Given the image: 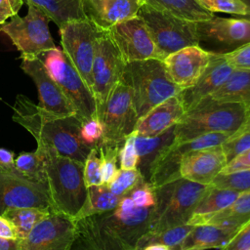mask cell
<instances>
[{
  "label": "cell",
  "instance_id": "44",
  "mask_svg": "<svg viewBox=\"0 0 250 250\" xmlns=\"http://www.w3.org/2000/svg\"><path fill=\"white\" fill-rule=\"evenodd\" d=\"M250 169V148L243 151L230 161H229L226 166L223 168L221 173L227 174L230 172L247 170Z\"/></svg>",
  "mask_w": 250,
  "mask_h": 250
},
{
  "label": "cell",
  "instance_id": "27",
  "mask_svg": "<svg viewBox=\"0 0 250 250\" xmlns=\"http://www.w3.org/2000/svg\"><path fill=\"white\" fill-rule=\"evenodd\" d=\"M121 197L111 192L106 184L91 186L87 188L86 199L74 218L79 220L88 216L109 212L118 205Z\"/></svg>",
  "mask_w": 250,
  "mask_h": 250
},
{
  "label": "cell",
  "instance_id": "15",
  "mask_svg": "<svg viewBox=\"0 0 250 250\" xmlns=\"http://www.w3.org/2000/svg\"><path fill=\"white\" fill-rule=\"evenodd\" d=\"M211 52L200 45H189L172 52L162 60L169 79L182 90L195 84L207 68Z\"/></svg>",
  "mask_w": 250,
  "mask_h": 250
},
{
  "label": "cell",
  "instance_id": "38",
  "mask_svg": "<svg viewBox=\"0 0 250 250\" xmlns=\"http://www.w3.org/2000/svg\"><path fill=\"white\" fill-rule=\"evenodd\" d=\"M227 161H230L243 151L250 148V131L234 132L221 145Z\"/></svg>",
  "mask_w": 250,
  "mask_h": 250
},
{
  "label": "cell",
  "instance_id": "13",
  "mask_svg": "<svg viewBox=\"0 0 250 250\" xmlns=\"http://www.w3.org/2000/svg\"><path fill=\"white\" fill-rule=\"evenodd\" d=\"M8 207L54 208L47 184L31 181L0 163V215Z\"/></svg>",
  "mask_w": 250,
  "mask_h": 250
},
{
  "label": "cell",
  "instance_id": "26",
  "mask_svg": "<svg viewBox=\"0 0 250 250\" xmlns=\"http://www.w3.org/2000/svg\"><path fill=\"white\" fill-rule=\"evenodd\" d=\"M24 2L31 3L41 10L59 28L70 21L86 19L82 0H24Z\"/></svg>",
  "mask_w": 250,
  "mask_h": 250
},
{
  "label": "cell",
  "instance_id": "31",
  "mask_svg": "<svg viewBox=\"0 0 250 250\" xmlns=\"http://www.w3.org/2000/svg\"><path fill=\"white\" fill-rule=\"evenodd\" d=\"M50 209L37 207H8L1 215L14 225L18 238L21 240L28 234L39 221L49 214Z\"/></svg>",
  "mask_w": 250,
  "mask_h": 250
},
{
  "label": "cell",
  "instance_id": "9",
  "mask_svg": "<svg viewBox=\"0 0 250 250\" xmlns=\"http://www.w3.org/2000/svg\"><path fill=\"white\" fill-rule=\"evenodd\" d=\"M138 16L144 21L158 49L167 56L183 47L199 45L194 21L175 17L144 2Z\"/></svg>",
  "mask_w": 250,
  "mask_h": 250
},
{
  "label": "cell",
  "instance_id": "4",
  "mask_svg": "<svg viewBox=\"0 0 250 250\" xmlns=\"http://www.w3.org/2000/svg\"><path fill=\"white\" fill-rule=\"evenodd\" d=\"M209 187L179 178L155 188V204L147 231L156 232L187 224Z\"/></svg>",
  "mask_w": 250,
  "mask_h": 250
},
{
  "label": "cell",
  "instance_id": "21",
  "mask_svg": "<svg viewBox=\"0 0 250 250\" xmlns=\"http://www.w3.org/2000/svg\"><path fill=\"white\" fill-rule=\"evenodd\" d=\"M144 0H82L83 13L100 30L138 15Z\"/></svg>",
  "mask_w": 250,
  "mask_h": 250
},
{
  "label": "cell",
  "instance_id": "12",
  "mask_svg": "<svg viewBox=\"0 0 250 250\" xmlns=\"http://www.w3.org/2000/svg\"><path fill=\"white\" fill-rule=\"evenodd\" d=\"M74 217L55 208L20 240V250H70L76 240Z\"/></svg>",
  "mask_w": 250,
  "mask_h": 250
},
{
  "label": "cell",
  "instance_id": "29",
  "mask_svg": "<svg viewBox=\"0 0 250 250\" xmlns=\"http://www.w3.org/2000/svg\"><path fill=\"white\" fill-rule=\"evenodd\" d=\"M250 220V190L242 191L229 206L209 217L203 224H216L240 229Z\"/></svg>",
  "mask_w": 250,
  "mask_h": 250
},
{
  "label": "cell",
  "instance_id": "28",
  "mask_svg": "<svg viewBox=\"0 0 250 250\" xmlns=\"http://www.w3.org/2000/svg\"><path fill=\"white\" fill-rule=\"evenodd\" d=\"M150 6L175 17L190 21H202L213 18L214 13L203 8L197 0H144Z\"/></svg>",
  "mask_w": 250,
  "mask_h": 250
},
{
  "label": "cell",
  "instance_id": "5",
  "mask_svg": "<svg viewBox=\"0 0 250 250\" xmlns=\"http://www.w3.org/2000/svg\"><path fill=\"white\" fill-rule=\"evenodd\" d=\"M124 75L132 88L139 118L156 104L183 91L169 79L162 60L129 62Z\"/></svg>",
  "mask_w": 250,
  "mask_h": 250
},
{
  "label": "cell",
  "instance_id": "18",
  "mask_svg": "<svg viewBox=\"0 0 250 250\" xmlns=\"http://www.w3.org/2000/svg\"><path fill=\"white\" fill-rule=\"evenodd\" d=\"M228 163L220 146L188 151L181 159L180 177L201 185H211Z\"/></svg>",
  "mask_w": 250,
  "mask_h": 250
},
{
  "label": "cell",
  "instance_id": "7",
  "mask_svg": "<svg viewBox=\"0 0 250 250\" xmlns=\"http://www.w3.org/2000/svg\"><path fill=\"white\" fill-rule=\"evenodd\" d=\"M26 5L25 17L13 16L10 21L1 24L0 30L20 51L21 59H34L57 46L49 30L50 18L31 3Z\"/></svg>",
  "mask_w": 250,
  "mask_h": 250
},
{
  "label": "cell",
  "instance_id": "49",
  "mask_svg": "<svg viewBox=\"0 0 250 250\" xmlns=\"http://www.w3.org/2000/svg\"><path fill=\"white\" fill-rule=\"evenodd\" d=\"M242 131H250V112L247 115V117L245 118L241 127L236 132H242Z\"/></svg>",
  "mask_w": 250,
  "mask_h": 250
},
{
  "label": "cell",
  "instance_id": "11",
  "mask_svg": "<svg viewBox=\"0 0 250 250\" xmlns=\"http://www.w3.org/2000/svg\"><path fill=\"white\" fill-rule=\"evenodd\" d=\"M126 63L107 30H100L92 65V91L97 103V112L122 78Z\"/></svg>",
  "mask_w": 250,
  "mask_h": 250
},
{
  "label": "cell",
  "instance_id": "25",
  "mask_svg": "<svg viewBox=\"0 0 250 250\" xmlns=\"http://www.w3.org/2000/svg\"><path fill=\"white\" fill-rule=\"evenodd\" d=\"M205 100L250 105V70L234 68L227 80Z\"/></svg>",
  "mask_w": 250,
  "mask_h": 250
},
{
  "label": "cell",
  "instance_id": "8",
  "mask_svg": "<svg viewBox=\"0 0 250 250\" xmlns=\"http://www.w3.org/2000/svg\"><path fill=\"white\" fill-rule=\"evenodd\" d=\"M98 117L104 126L103 143L121 145L134 132L139 117L132 88L124 74L98 110Z\"/></svg>",
  "mask_w": 250,
  "mask_h": 250
},
{
  "label": "cell",
  "instance_id": "36",
  "mask_svg": "<svg viewBox=\"0 0 250 250\" xmlns=\"http://www.w3.org/2000/svg\"><path fill=\"white\" fill-rule=\"evenodd\" d=\"M199 4L212 13H226L245 17L249 14L248 7L242 0H197Z\"/></svg>",
  "mask_w": 250,
  "mask_h": 250
},
{
  "label": "cell",
  "instance_id": "42",
  "mask_svg": "<svg viewBox=\"0 0 250 250\" xmlns=\"http://www.w3.org/2000/svg\"><path fill=\"white\" fill-rule=\"evenodd\" d=\"M224 57L233 68L250 70V42L224 53Z\"/></svg>",
  "mask_w": 250,
  "mask_h": 250
},
{
  "label": "cell",
  "instance_id": "33",
  "mask_svg": "<svg viewBox=\"0 0 250 250\" xmlns=\"http://www.w3.org/2000/svg\"><path fill=\"white\" fill-rule=\"evenodd\" d=\"M121 145L101 142L97 146L101 157L102 179L104 184L109 183L116 175L118 168V151Z\"/></svg>",
  "mask_w": 250,
  "mask_h": 250
},
{
  "label": "cell",
  "instance_id": "24",
  "mask_svg": "<svg viewBox=\"0 0 250 250\" xmlns=\"http://www.w3.org/2000/svg\"><path fill=\"white\" fill-rule=\"evenodd\" d=\"M241 192L210 185L206 193L195 206L187 224L192 226L203 224L209 217L232 203Z\"/></svg>",
  "mask_w": 250,
  "mask_h": 250
},
{
  "label": "cell",
  "instance_id": "34",
  "mask_svg": "<svg viewBox=\"0 0 250 250\" xmlns=\"http://www.w3.org/2000/svg\"><path fill=\"white\" fill-rule=\"evenodd\" d=\"M144 177L138 168L135 169H121L119 168L113 179L106 184L111 192L118 196H123L134 188Z\"/></svg>",
  "mask_w": 250,
  "mask_h": 250
},
{
  "label": "cell",
  "instance_id": "3",
  "mask_svg": "<svg viewBox=\"0 0 250 250\" xmlns=\"http://www.w3.org/2000/svg\"><path fill=\"white\" fill-rule=\"evenodd\" d=\"M250 105L204 100L186 112L175 125L174 143L191 140L209 133L233 134L243 124Z\"/></svg>",
  "mask_w": 250,
  "mask_h": 250
},
{
  "label": "cell",
  "instance_id": "41",
  "mask_svg": "<svg viewBox=\"0 0 250 250\" xmlns=\"http://www.w3.org/2000/svg\"><path fill=\"white\" fill-rule=\"evenodd\" d=\"M80 136L82 141L89 146H97L104 136V126L99 117H94L81 123Z\"/></svg>",
  "mask_w": 250,
  "mask_h": 250
},
{
  "label": "cell",
  "instance_id": "16",
  "mask_svg": "<svg viewBox=\"0 0 250 250\" xmlns=\"http://www.w3.org/2000/svg\"><path fill=\"white\" fill-rule=\"evenodd\" d=\"M21 67L34 82L39 96L38 105L59 116L76 115L73 106L58 83L47 71L42 59H21Z\"/></svg>",
  "mask_w": 250,
  "mask_h": 250
},
{
  "label": "cell",
  "instance_id": "45",
  "mask_svg": "<svg viewBox=\"0 0 250 250\" xmlns=\"http://www.w3.org/2000/svg\"><path fill=\"white\" fill-rule=\"evenodd\" d=\"M24 0H0V14L9 18L17 15Z\"/></svg>",
  "mask_w": 250,
  "mask_h": 250
},
{
  "label": "cell",
  "instance_id": "10",
  "mask_svg": "<svg viewBox=\"0 0 250 250\" xmlns=\"http://www.w3.org/2000/svg\"><path fill=\"white\" fill-rule=\"evenodd\" d=\"M59 32L62 52L92 91V65L100 29L88 19H81L66 22Z\"/></svg>",
  "mask_w": 250,
  "mask_h": 250
},
{
  "label": "cell",
  "instance_id": "30",
  "mask_svg": "<svg viewBox=\"0 0 250 250\" xmlns=\"http://www.w3.org/2000/svg\"><path fill=\"white\" fill-rule=\"evenodd\" d=\"M192 228V225L184 224L156 232L146 231L139 237L135 244V249L145 250L146 246L151 244H162L169 250L178 249L180 243L188 234Z\"/></svg>",
  "mask_w": 250,
  "mask_h": 250
},
{
  "label": "cell",
  "instance_id": "17",
  "mask_svg": "<svg viewBox=\"0 0 250 250\" xmlns=\"http://www.w3.org/2000/svg\"><path fill=\"white\" fill-rule=\"evenodd\" d=\"M195 24L199 45L208 43L235 49L250 42V20L244 18L228 19L214 16L209 20L197 21Z\"/></svg>",
  "mask_w": 250,
  "mask_h": 250
},
{
  "label": "cell",
  "instance_id": "22",
  "mask_svg": "<svg viewBox=\"0 0 250 250\" xmlns=\"http://www.w3.org/2000/svg\"><path fill=\"white\" fill-rule=\"evenodd\" d=\"M239 229L216 224L195 225L178 246L179 250L225 249Z\"/></svg>",
  "mask_w": 250,
  "mask_h": 250
},
{
  "label": "cell",
  "instance_id": "1",
  "mask_svg": "<svg viewBox=\"0 0 250 250\" xmlns=\"http://www.w3.org/2000/svg\"><path fill=\"white\" fill-rule=\"evenodd\" d=\"M13 120L36 140L53 146L61 154L84 162L91 146L81 139V121L76 115H55L35 104L26 96L18 95L13 105Z\"/></svg>",
  "mask_w": 250,
  "mask_h": 250
},
{
  "label": "cell",
  "instance_id": "19",
  "mask_svg": "<svg viewBox=\"0 0 250 250\" xmlns=\"http://www.w3.org/2000/svg\"><path fill=\"white\" fill-rule=\"evenodd\" d=\"M210 52V62L203 74L194 85L181 91L187 111L211 96L234 69L225 59L223 52Z\"/></svg>",
  "mask_w": 250,
  "mask_h": 250
},
{
  "label": "cell",
  "instance_id": "32",
  "mask_svg": "<svg viewBox=\"0 0 250 250\" xmlns=\"http://www.w3.org/2000/svg\"><path fill=\"white\" fill-rule=\"evenodd\" d=\"M16 167L29 180L46 184V173L41 153L34 151L21 152L15 159Z\"/></svg>",
  "mask_w": 250,
  "mask_h": 250
},
{
  "label": "cell",
  "instance_id": "6",
  "mask_svg": "<svg viewBox=\"0 0 250 250\" xmlns=\"http://www.w3.org/2000/svg\"><path fill=\"white\" fill-rule=\"evenodd\" d=\"M43 63L74 108L81 123L98 117L93 92L73 67L62 50L56 47L40 56Z\"/></svg>",
  "mask_w": 250,
  "mask_h": 250
},
{
  "label": "cell",
  "instance_id": "51",
  "mask_svg": "<svg viewBox=\"0 0 250 250\" xmlns=\"http://www.w3.org/2000/svg\"><path fill=\"white\" fill-rule=\"evenodd\" d=\"M6 20H8V18L0 14V24H3L4 22H6Z\"/></svg>",
  "mask_w": 250,
  "mask_h": 250
},
{
  "label": "cell",
  "instance_id": "37",
  "mask_svg": "<svg viewBox=\"0 0 250 250\" xmlns=\"http://www.w3.org/2000/svg\"><path fill=\"white\" fill-rule=\"evenodd\" d=\"M83 176L85 186L87 188L91 186L102 185V169H101V157L98 146H94L89 151L83 167Z\"/></svg>",
  "mask_w": 250,
  "mask_h": 250
},
{
  "label": "cell",
  "instance_id": "23",
  "mask_svg": "<svg viewBox=\"0 0 250 250\" xmlns=\"http://www.w3.org/2000/svg\"><path fill=\"white\" fill-rule=\"evenodd\" d=\"M174 127L154 137H135V145L139 155L138 169L146 181L159 155L174 142Z\"/></svg>",
  "mask_w": 250,
  "mask_h": 250
},
{
  "label": "cell",
  "instance_id": "48",
  "mask_svg": "<svg viewBox=\"0 0 250 250\" xmlns=\"http://www.w3.org/2000/svg\"><path fill=\"white\" fill-rule=\"evenodd\" d=\"M0 250H20V239L0 237Z\"/></svg>",
  "mask_w": 250,
  "mask_h": 250
},
{
  "label": "cell",
  "instance_id": "14",
  "mask_svg": "<svg viewBox=\"0 0 250 250\" xmlns=\"http://www.w3.org/2000/svg\"><path fill=\"white\" fill-rule=\"evenodd\" d=\"M107 32L126 62L147 59L163 60L165 57L138 15L113 25Z\"/></svg>",
  "mask_w": 250,
  "mask_h": 250
},
{
  "label": "cell",
  "instance_id": "47",
  "mask_svg": "<svg viewBox=\"0 0 250 250\" xmlns=\"http://www.w3.org/2000/svg\"><path fill=\"white\" fill-rule=\"evenodd\" d=\"M0 163L12 170L13 172H16V173H20V174H22L17 167H16V164H15V154L13 151L9 150V149H6V148H3V147H0ZM26 177V176H25Z\"/></svg>",
  "mask_w": 250,
  "mask_h": 250
},
{
  "label": "cell",
  "instance_id": "20",
  "mask_svg": "<svg viewBox=\"0 0 250 250\" xmlns=\"http://www.w3.org/2000/svg\"><path fill=\"white\" fill-rule=\"evenodd\" d=\"M187 109L181 92L153 106L140 117L134 133L141 137H154L174 127L186 114Z\"/></svg>",
  "mask_w": 250,
  "mask_h": 250
},
{
  "label": "cell",
  "instance_id": "39",
  "mask_svg": "<svg viewBox=\"0 0 250 250\" xmlns=\"http://www.w3.org/2000/svg\"><path fill=\"white\" fill-rule=\"evenodd\" d=\"M136 134L133 132L125 138L118 151V162L121 169H135L139 164V155L135 145Z\"/></svg>",
  "mask_w": 250,
  "mask_h": 250
},
{
  "label": "cell",
  "instance_id": "43",
  "mask_svg": "<svg viewBox=\"0 0 250 250\" xmlns=\"http://www.w3.org/2000/svg\"><path fill=\"white\" fill-rule=\"evenodd\" d=\"M225 249L250 250V220L238 229Z\"/></svg>",
  "mask_w": 250,
  "mask_h": 250
},
{
  "label": "cell",
  "instance_id": "50",
  "mask_svg": "<svg viewBox=\"0 0 250 250\" xmlns=\"http://www.w3.org/2000/svg\"><path fill=\"white\" fill-rule=\"evenodd\" d=\"M242 1H243V3L248 7V9H249V14H248L247 16H245V17H241V18H244V19L250 20V0H242Z\"/></svg>",
  "mask_w": 250,
  "mask_h": 250
},
{
  "label": "cell",
  "instance_id": "40",
  "mask_svg": "<svg viewBox=\"0 0 250 250\" xmlns=\"http://www.w3.org/2000/svg\"><path fill=\"white\" fill-rule=\"evenodd\" d=\"M138 207H153L155 204V190L146 180L140 182L127 193Z\"/></svg>",
  "mask_w": 250,
  "mask_h": 250
},
{
  "label": "cell",
  "instance_id": "46",
  "mask_svg": "<svg viewBox=\"0 0 250 250\" xmlns=\"http://www.w3.org/2000/svg\"><path fill=\"white\" fill-rule=\"evenodd\" d=\"M0 237L8 239H19L16 228L3 215H0Z\"/></svg>",
  "mask_w": 250,
  "mask_h": 250
},
{
  "label": "cell",
  "instance_id": "35",
  "mask_svg": "<svg viewBox=\"0 0 250 250\" xmlns=\"http://www.w3.org/2000/svg\"><path fill=\"white\" fill-rule=\"evenodd\" d=\"M214 187L237 191L250 190V169L230 173H220L211 184Z\"/></svg>",
  "mask_w": 250,
  "mask_h": 250
},
{
  "label": "cell",
  "instance_id": "2",
  "mask_svg": "<svg viewBox=\"0 0 250 250\" xmlns=\"http://www.w3.org/2000/svg\"><path fill=\"white\" fill-rule=\"evenodd\" d=\"M43 158L46 184L53 207L75 217L86 196L83 167L84 162L61 154L53 146L36 142Z\"/></svg>",
  "mask_w": 250,
  "mask_h": 250
}]
</instances>
